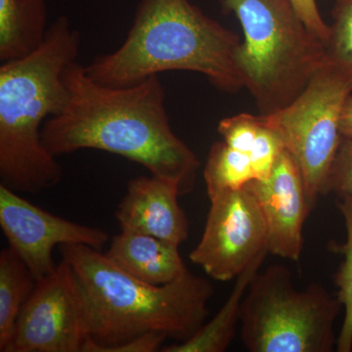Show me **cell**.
Listing matches in <instances>:
<instances>
[{
  "label": "cell",
  "instance_id": "cell-1",
  "mask_svg": "<svg viewBox=\"0 0 352 352\" xmlns=\"http://www.w3.org/2000/svg\"><path fill=\"white\" fill-rule=\"evenodd\" d=\"M65 80L68 102L43 129L50 154L83 149L112 153L175 183L182 196L193 190L200 162L171 129L159 76L129 87H109L92 80L76 61L65 72Z\"/></svg>",
  "mask_w": 352,
  "mask_h": 352
},
{
  "label": "cell",
  "instance_id": "cell-2",
  "mask_svg": "<svg viewBox=\"0 0 352 352\" xmlns=\"http://www.w3.org/2000/svg\"><path fill=\"white\" fill-rule=\"evenodd\" d=\"M60 252L71 266L82 302L89 335L83 352H101L151 332L185 342L210 314L214 288L189 270L157 286L127 274L89 245H62Z\"/></svg>",
  "mask_w": 352,
  "mask_h": 352
},
{
  "label": "cell",
  "instance_id": "cell-3",
  "mask_svg": "<svg viewBox=\"0 0 352 352\" xmlns=\"http://www.w3.org/2000/svg\"><path fill=\"white\" fill-rule=\"evenodd\" d=\"M80 45V32L60 16L38 50L0 67V184L13 191L38 194L61 182L63 170L44 146L43 129L68 102L65 72Z\"/></svg>",
  "mask_w": 352,
  "mask_h": 352
},
{
  "label": "cell",
  "instance_id": "cell-4",
  "mask_svg": "<svg viewBox=\"0 0 352 352\" xmlns=\"http://www.w3.org/2000/svg\"><path fill=\"white\" fill-rule=\"evenodd\" d=\"M239 36L189 0H140L120 48L85 67L95 82L136 85L168 71L201 74L222 91L243 88L237 66Z\"/></svg>",
  "mask_w": 352,
  "mask_h": 352
},
{
  "label": "cell",
  "instance_id": "cell-5",
  "mask_svg": "<svg viewBox=\"0 0 352 352\" xmlns=\"http://www.w3.org/2000/svg\"><path fill=\"white\" fill-rule=\"evenodd\" d=\"M244 32L237 53L243 87L261 115L296 100L325 65L323 41L308 29L291 0H219Z\"/></svg>",
  "mask_w": 352,
  "mask_h": 352
},
{
  "label": "cell",
  "instance_id": "cell-6",
  "mask_svg": "<svg viewBox=\"0 0 352 352\" xmlns=\"http://www.w3.org/2000/svg\"><path fill=\"white\" fill-rule=\"evenodd\" d=\"M337 296L321 285L298 291L283 265L256 273L241 307V340L252 352H331L337 349Z\"/></svg>",
  "mask_w": 352,
  "mask_h": 352
},
{
  "label": "cell",
  "instance_id": "cell-7",
  "mask_svg": "<svg viewBox=\"0 0 352 352\" xmlns=\"http://www.w3.org/2000/svg\"><path fill=\"white\" fill-rule=\"evenodd\" d=\"M351 94V85L325 63L295 101L261 115L298 164L312 210L319 197L327 195L329 175L342 139L340 113Z\"/></svg>",
  "mask_w": 352,
  "mask_h": 352
},
{
  "label": "cell",
  "instance_id": "cell-8",
  "mask_svg": "<svg viewBox=\"0 0 352 352\" xmlns=\"http://www.w3.org/2000/svg\"><path fill=\"white\" fill-rule=\"evenodd\" d=\"M210 200L203 236L189 258L212 279L228 282L268 252L267 226L248 184Z\"/></svg>",
  "mask_w": 352,
  "mask_h": 352
},
{
  "label": "cell",
  "instance_id": "cell-9",
  "mask_svg": "<svg viewBox=\"0 0 352 352\" xmlns=\"http://www.w3.org/2000/svg\"><path fill=\"white\" fill-rule=\"evenodd\" d=\"M88 339L75 277L62 258L52 274L36 281L6 352H83Z\"/></svg>",
  "mask_w": 352,
  "mask_h": 352
},
{
  "label": "cell",
  "instance_id": "cell-10",
  "mask_svg": "<svg viewBox=\"0 0 352 352\" xmlns=\"http://www.w3.org/2000/svg\"><path fill=\"white\" fill-rule=\"evenodd\" d=\"M0 227L9 247L38 280L52 274L55 248L87 245L102 251L110 240L105 230L82 226L34 205L18 192L0 184Z\"/></svg>",
  "mask_w": 352,
  "mask_h": 352
},
{
  "label": "cell",
  "instance_id": "cell-11",
  "mask_svg": "<svg viewBox=\"0 0 352 352\" xmlns=\"http://www.w3.org/2000/svg\"><path fill=\"white\" fill-rule=\"evenodd\" d=\"M248 186L256 196L267 226L268 252L298 261L303 250V226L312 210L298 164L284 150L270 178L252 180Z\"/></svg>",
  "mask_w": 352,
  "mask_h": 352
},
{
  "label": "cell",
  "instance_id": "cell-12",
  "mask_svg": "<svg viewBox=\"0 0 352 352\" xmlns=\"http://www.w3.org/2000/svg\"><path fill=\"white\" fill-rule=\"evenodd\" d=\"M175 183L157 176H138L115 212L122 231L145 234L179 245L188 239L189 221L178 203Z\"/></svg>",
  "mask_w": 352,
  "mask_h": 352
},
{
  "label": "cell",
  "instance_id": "cell-13",
  "mask_svg": "<svg viewBox=\"0 0 352 352\" xmlns=\"http://www.w3.org/2000/svg\"><path fill=\"white\" fill-rule=\"evenodd\" d=\"M178 247L153 236L122 231L113 238L106 256L127 274L160 286L188 271Z\"/></svg>",
  "mask_w": 352,
  "mask_h": 352
},
{
  "label": "cell",
  "instance_id": "cell-14",
  "mask_svg": "<svg viewBox=\"0 0 352 352\" xmlns=\"http://www.w3.org/2000/svg\"><path fill=\"white\" fill-rule=\"evenodd\" d=\"M45 0H0V60L12 61L38 50L47 34Z\"/></svg>",
  "mask_w": 352,
  "mask_h": 352
},
{
  "label": "cell",
  "instance_id": "cell-15",
  "mask_svg": "<svg viewBox=\"0 0 352 352\" xmlns=\"http://www.w3.org/2000/svg\"><path fill=\"white\" fill-rule=\"evenodd\" d=\"M268 252L256 256L252 263L236 278L235 285L223 307L214 318L204 324L200 330L185 342L162 347L163 352H223L232 342L241 307L252 278L258 272Z\"/></svg>",
  "mask_w": 352,
  "mask_h": 352
},
{
  "label": "cell",
  "instance_id": "cell-16",
  "mask_svg": "<svg viewBox=\"0 0 352 352\" xmlns=\"http://www.w3.org/2000/svg\"><path fill=\"white\" fill-rule=\"evenodd\" d=\"M36 280L22 258L11 249L0 252V351L12 342L21 310L36 286Z\"/></svg>",
  "mask_w": 352,
  "mask_h": 352
},
{
  "label": "cell",
  "instance_id": "cell-17",
  "mask_svg": "<svg viewBox=\"0 0 352 352\" xmlns=\"http://www.w3.org/2000/svg\"><path fill=\"white\" fill-rule=\"evenodd\" d=\"M204 177L210 199L243 188L254 179L249 155L229 147L224 141L210 148Z\"/></svg>",
  "mask_w": 352,
  "mask_h": 352
},
{
  "label": "cell",
  "instance_id": "cell-18",
  "mask_svg": "<svg viewBox=\"0 0 352 352\" xmlns=\"http://www.w3.org/2000/svg\"><path fill=\"white\" fill-rule=\"evenodd\" d=\"M338 208L344 219L346 240L335 249L342 254L344 259L335 275L338 295L344 309V321L338 337L337 351H352V198L342 197L337 203Z\"/></svg>",
  "mask_w": 352,
  "mask_h": 352
},
{
  "label": "cell",
  "instance_id": "cell-19",
  "mask_svg": "<svg viewBox=\"0 0 352 352\" xmlns=\"http://www.w3.org/2000/svg\"><path fill=\"white\" fill-rule=\"evenodd\" d=\"M325 62L352 87V0H333Z\"/></svg>",
  "mask_w": 352,
  "mask_h": 352
},
{
  "label": "cell",
  "instance_id": "cell-20",
  "mask_svg": "<svg viewBox=\"0 0 352 352\" xmlns=\"http://www.w3.org/2000/svg\"><path fill=\"white\" fill-rule=\"evenodd\" d=\"M261 120V129L249 154L256 180L270 178L278 157L285 150L279 135L265 124L263 116Z\"/></svg>",
  "mask_w": 352,
  "mask_h": 352
},
{
  "label": "cell",
  "instance_id": "cell-21",
  "mask_svg": "<svg viewBox=\"0 0 352 352\" xmlns=\"http://www.w3.org/2000/svg\"><path fill=\"white\" fill-rule=\"evenodd\" d=\"M261 122V116L239 113L220 120L219 132L229 147L249 155Z\"/></svg>",
  "mask_w": 352,
  "mask_h": 352
},
{
  "label": "cell",
  "instance_id": "cell-22",
  "mask_svg": "<svg viewBox=\"0 0 352 352\" xmlns=\"http://www.w3.org/2000/svg\"><path fill=\"white\" fill-rule=\"evenodd\" d=\"M352 198V138H342L331 168L327 194Z\"/></svg>",
  "mask_w": 352,
  "mask_h": 352
},
{
  "label": "cell",
  "instance_id": "cell-23",
  "mask_svg": "<svg viewBox=\"0 0 352 352\" xmlns=\"http://www.w3.org/2000/svg\"><path fill=\"white\" fill-rule=\"evenodd\" d=\"M291 1L308 29L324 43L328 36L329 25L324 22L319 12L316 0H291Z\"/></svg>",
  "mask_w": 352,
  "mask_h": 352
},
{
  "label": "cell",
  "instance_id": "cell-24",
  "mask_svg": "<svg viewBox=\"0 0 352 352\" xmlns=\"http://www.w3.org/2000/svg\"><path fill=\"white\" fill-rule=\"evenodd\" d=\"M168 338L163 333H143L124 344L104 349L101 352H155L163 347L162 344Z\"/></svg>",
  "mask_w": 352,
  "mask_h": 352
},
{
  "label": "cell",
  "instance_id": "cell-25",
  "mask_svg": "<svg viewBox=\"0 0 352 352\" xmlns=\"http://www.w3.org/2000/svg\"><path fill=\"white\" fill-rule=\"evenodd\" d=\"M340 131L342 138H352V94L347 96L342 106Z\"/></svg>",
  "mask_w": 352,
  "mask_h": 352
}]
</instances>
